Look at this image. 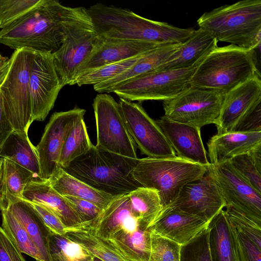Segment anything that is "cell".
I'll return each instance as SVG.
<instances>
[{
    "label": "cell",
    "mask_w": 261,
    "mask_h": 261,
    "mask_svg": "<svg viewBox=\"0 0 261 261\" xmlns=\"http://www.w3.org/2000/svg\"><path fill=\"white\" fill-rule=\"evenodd\" d=\"M224 95L218 90L190 86L175 97L163 101L164 115L172 121L200 128L215 124Z\"/></svg>",
    "instance_id": "8fae6325"
},
{
    "label": "cell",
    "mask_w": 261,
    "mask_h": 261,
    "mask_svg": "<svg viewBox=\"0 0 261 261\" xmlns=\"http://www.w3.org/2000/svg\"><path fill=\"white\" fill-rule=\"evenodd\" d=\"M22 199L42 205L57 215L66 228H76L83 223L66 199L50 185L48 180L32 181L25 187Z\"/></svg>",
    "instance_id": "603a6c76"
},
{
    "label": "cell",
    "mask_w": 261,
    "mask_h": 261,
    "mask_svg": "<svg viewBox=\"0 0 261 261\" xmlns=\"http://www.w3.org/2000/svg\"><path fill=\"white\" fill-rule=\"evenodd\" d=\"M0 156L14 162L42 179L36 147L30 140L28 133L14 130L3 144Z\"/></svg>",
    "instance_id": "f1b7e54d"
},
{
    "label": "cell",
    "mask_w": 261,
    "mask_h": 261,
    "mask_svg": "<svg viewBox=\"0 0 261 261\" xmlns=\"http://www.w3.org/2000/svg\"><path fill=\"white\" fill-rule=\"evenodd\" d=\"M0 261H26L22 253L1 226Z\"/></svg>",
    "instance_id": "bcb514c9"
},
{
    "label": "cell",
    "mask_w": 261,
    "mask_h": 261,
    "mask_svg": "<svg viewBox=\"0 0 261 261\" xmlns=\"http://www.w3.org/2000/svg\"><path fill=\"white\" fill-rule=\"evenodd\" d=\"M43 0H0V29H4L34 10Z\"/></svg>",
    "instance_id": "74e56055"
},
{
    "label": "cell",
    "mask_w": 261,
    "mask_h": 261,
    "mask_svg": "<svg viewBox=\"0 0 261 261\" xmlns=\"http://www.w3.org/2000/svg\"><path fill=\"white\" fill-rule=\"evenodd\" d=\"M51 187L61 195L71 196L93 203L102 210L115 197L94 189L71 176L60 167L50 177Z\"/></svg>",
    "instance_id": "83f0119b"
},
{
    "label": "cell",
    "mask_w": 261,
    "mask_h": 261,
    "mask_svg": "<svg viewBox=\"0 0 261 261\" xmlns=\"http://www.w3.org/2000/svg\"><path fill=\"white\" fill-rule=\"evenodd\" d=\"M142 55L85 71L76 77L70 85H77L81 86L92 85L94 86L101 83L121 74L129 68Z\"/></svg>",
    "instance_id": "8d00e7d4"
},
{
    "label": "cell",
    "mask_w": 261,
    "mask_h": 261,
    "mask_svg": "<svg viewBox=\"0 0 261 261\" xmlns=\"http://www.w3.org/2000/svg\"><path fill=\"white\" fill-rule=\"evenodd\" d=\"M128 196L134 216L148 228L163 210L159 192L140 187L128 193Z\"/></svg>",
    "instance_id": "1f68e13d"
},
{
    "label": "cell",
    "mask_w": 261,
    "mask_h": 261,
    "mask_svg": "<svg viewBox=\"0 0 261 261\" xmlns=\"http://www.w3.org/2000/svg\"><path fill=\"white\" fill-rule=\"evenodd\" d=\"M138 222L132 212L127 194L115 197L96 219L82 227L90 230L98 237L109 240L121 228Z\"/></svg>",
    "instance_id": "484cf974"
},
{
    "label": "cell",
    "mask_w": 261,
    "mask_h": 261,
    "mask_svg": "<svg viewBox=\"0 0 261 261\" xmlns=\"http://www.w3.org/2000/svg\"><path fill=\"white\" fill-rule=\"evenodd\" d=\"M208 222L180 211L164 210L148 229L182 245L207 227Z\"/></svg>",
    "instance_id": "ffe728a7"
},
{
    "label": "cell",
    "mask_w": 261,
    "mask_h": 261,
    "mask_svg": "<svg viewBox=\"0 0 261 261\" xmlns=\"http://www.w3.org/2000/svg\"><path fill=\"white\" fill-rule=\"evenodd\" d=\"M258 170L261 172V145H258L249 153Z\"/></svg>",
    "instance_id": "681fc988"
},
{
    "label": "cell",
    "mask_w": 261,
    "mask_h": 261,
    "mask_svg": "<svg viewBox=\"0 0 261 261\" xmlns=\"http://www.w3.org/2000/svg\"><path fill=\"white\" fill-rule=\"evenodd\" d=\"M197 23L218 42L252 49L260 44L261 1L243 0L221 6L203 13Z\"/></svg>",
    "instance_id": "277c9868"
},
{
    "label": "cell",
    "mask_w": 261,
    "mask_h": 261,
    "mask_svg": "<svg viewBox=\"0 0 261 261\" xmlns=\"http://www.w3.org/2000/svg\"><path fill=\"white\" fill-rule=\"evenodd\" d=\"M0 210L2 218V228L20 252L33 257L36 261H43L26 230L10 210L4 206H0Z\"/></svg>",
    "instance_id": "e575fe53"
},
{
    "label": "cell",
    "mask_w": 261,
    "mask_h": 261,
    "mask_svg": "<svg viewBox=\"0 0 261 261\" xmlns=\"http://www.w3.org/2000/svg\"><path fill=\"white\" fill-rule=\"evenodd\" d=\"M156 121L177 156L203 166L210 165L200 128L172 121L165 115Z\"/></svg>",
    "instance_id": "ac0fdd59"
},
{
    "label": "cell",
    "mask_w": 261,
    "mask_h": 261,
    "mask_svg": "<svg viewBox=\"0 0 261 261\" xmlns=\"http://www.w3.org/2000/svg\"><path fill=\"white\" fill-rule=\"evenodd\" d=\"M196 68L153 71L120 83L111 92L130 101L172 99L191 86Z\"/></svg>",
    "instance_id": "9c48e42d"
},
{
    "label": "cell",
    "mask_w": 261,
    "mask_h": 261,
    "mask_svg": "<svg viewBox=\"0 0 261 261\" xmlns=\"http://www.w3.org/2000/svg\"><path fill=\"white\" fill-rule=\"evenodd\" d=\"M107 240L129 261H148L151 250V232L148 228H122Z\"/></svg>",
    "instance_id": "f546056e"
},
{
    "label": "cell",
    "mask_w": 261,
    "mask_h": 261,
    "mask_svg": "<svg viewBox=\"0 0 261 261\" xmlns=\"http://www.w3.org/2000/svg\"><path fill=\"white\" fill-rule=\"evenodd\" d=\"M68 7L56 0L42 4L0 30V44L14 50L28 48L54 53L63 41L62 22Z\"/></svg>",
    "instance_id": "7a4b0ae2"
},
{
    "label": "cell",
    "mask_w": 261,
    "mask_h": 261,
    "mask_svg": "<svg viewBox=\"0 0 261 261\" xmlns=\"http://www.w3.org/2000/svg\"><path fill=\"white\" fill-rule=\"evenodd\" d=\"M118 102L129 134L142 154L153 158L176 156L161 127L147 114L140 102L120 98Z\"/></svg>",
    "instance_id": "7c38bea8"
},
{
    "label": "cell",
    "mask_w": 261,
    "mask_h": 261,
    "mask_svg": "<svg viewBox=\"0 0 261 261\" xmlns=\"http://www.w3.org/2000/svg\"><path fill=\"white\" fill-rule=\"evenodd\" d=\"M225 206L208 167L202 177L185 185L176 198L162 211H178L210 222Z\"/></svg>",
    "instance_id": "5bb4252c"
},
{
    "label": "cell",
    "mask_w": 261,
    "mask_h": 261,
    "mask_svg": "<svg viewBox=\"0 0 261 261\" xmlns=\"http://www.w3.org/2000/svg\"><path fill=\"white\" fill-rule=\"evenodd\" d=\"M92 145L84 117L81 118L66 137L59 158V166L62 168L67 167L74 160L87 153Z\"/></svg>",
    "instance_id": "836d02e7"
},
{
    "label": "cell",
    "mask_w": 261,
    "mask_h": 261,
    "mask_svg": "<svg viewBox=\"0 0 261 261\" xmlns=\"http://www.w3.org/2000/svg\"><path fill=\"white\" fill-rule=\"evenodd\" d=\"M137 160L98 148L93 144L87 153L62 169L94 189L116 197L142 187L132 175Z\"/></svg>",
    "instance_id": "3957f363"
},
{
    "label": "cell",
    "mask_w": 261,
    "mask_h": 261,
    "mask_svg": "<svg viewBox=\"0 0 261 261\" xmlns=\"http://www.w3.org/2000/svg\"><path fill=\"white\" fill-rule=\"evenodd\" d=\"M3 173V158L0 156V196L1 194Z\"/></svg>",
    "instance_id": "f907efd6"
},
{
    "label": "cell",
    "mask_w": 261,
    "mask_h": 261,
    "mask_svg": "<svg viewBox=\"0 0 261 261\" xmlns=\"http://www.w3.org/2000/svg\"><path fill=\"white\" fill-rule=\"evenodd\" d=\"M63 41L53 53L61 86L70 85L80 68L101 42L87 9L67 7L62 22Z\"/></svg>",
    "instance_id": "5b68a950"
},
{
    "label": "cell",
    "mask_w": 261,
    "mask_h": 261,
    "mask_svg": "<svg viewBox=\"0 0 261 261\" xmlns=\"http://www.w3.org/2000/svg\"><path fill=\"white\" fill-rule=\"evenodd\" d=\"M229 162L243 178L261 193V172L248 153L235 156Z\"/></svg>",
    "instance_id": "b9f144b4"
},
{
    "label": "cell",
    "mask_w": 261,
    "mask_h": 261,
    "mask_svg": "<svg viewBox=\"0 0 261 261\" xmlns=\"http://www.w3.org/2000/svg\"><path fill=\"white\" fill-rule=\"evenodd\" d=\"M180 261H212L207 227L181 246Z\"/></svg>",
    "instance_id": "f35d334b"
},
{
    "label": "cell",
    "mask_w": 261,
    "mask_h": 261,
    "mask_svg": "<svg viewBox=\"0 0 261 261\" xmlns=\"http://www.w3.org/2000/svg\"><path fill=\"white\" fill-rule=\"evenodd\" d=\"M31 203L44 225L51 233L59 235L65 234L66 227L57 215L42 205L34 203Z\"/></svg>",
    "instance_id": "f6af8a7d"
},
{
    "label": "cell",
    "mask_w": 261,
    "mask_h": 261,
    "mask_svg": "<svg viewBox=\"0 0 261 261\" xmlns=\"http://www.w3.org/2000/svg\"><path fill=\"white\" fill-rule=\"evenodd\" d=\"M218 41L207 31L199 28L157 70H169L197 67L218 47Z\"/></svg>",
    "instance_id": "44dd1931"
},
{
    "label": "cell",
    "mask_w": 261,
    "mask_h": 261,
    "mask_svg": "<svg viewBox=\"0 0 261 261\" xmlns=\"http://www.w3.org/2000/svg\"><path fill=\"white\" fill-rule=\"evenodd\" d=\"M14 129L5 112L2 96L0 92V150Z\"/></svg>",
    "instance_id": "c3c4849f"
},
{
    "label": "cell",
    "mask_w": 261,
    "mask_h": 261,
    "mask_svg": "<svg viewBox=\"0 0 261 261\" xmlns=\"http://www.w3.org/2000/svg\"><path fill=\"white\" fill-rule=\"evenodd\" d=\"M29 88L32 120L43 121L54 108L62 88L55 70L53 53L35 50Z\"/></svg>",
    "instance_id": "9a60e30c"
},
{
    "label": "cell",
    "mask_w": 261,
    "mask_h": 261,
    "mask_svg": "<svg viewBox=\"0 0 261 261\" xmlns=\"http://www.w3.org/2000/svg\"><path fill=\"white\" fill-rule=\"evenodd\" d=\"M181 43L160 45L143 54L129 68L121 74L93 86L100 93H110L118 84L157 70L177 50Z\"/></svg>",
    "instance_id": "4316f807"
},
{
    "label": "cell",
    "mask_w": 261,
    "mask_h": 261,
    "mask_svg": "<svg viewBox=\"0 0 261 261\" xmlns=\"http://www.w3.org/2000/svg\"><path fill=\"white\" fill-rule=\"evenodd\" d=\"M35 50H14L0 71V92L6 116L14 130L28 133L33 122L29 88L31 67Z\"/></svg>",
    "instance_id": "52a82bcc"
},
{
    "label": "cell",
    "mask_w": 261,
    "mask_h": 261,
    "mask_svg": "<svg viewBox=\"0 0 261 261\" xmlns=\"http://www.w3.org/2000/svg\"><path fill=\"white\" fill-rule=\"evenodd\" d=\"M207 144L210 163L219 164L238 155L248 153L261 145V131L217 133L210 138Z\"/></svg>",
    "instance_id": "7402d4cb"
},
{
    "label": "cell",
    "mask_w": 261,
    "mask_h": 261,
    "mask_svg": "<svg viewBox=\"0 0 261 261\" xmlns=\"http://www.w3.org/2000/svg\"><path fill=\"white\" fill-rule=\"evenodd\" d=\"M85 113V109L76 106L71 110L51 115L36 146L42 179L48 180L60 167L59 161L66 137L76 121L84 117Z\"/></svg>",
    "instance_id": "2e32d148"
},
{
    "label": "cell",
    "mask_w": 261,
    "mask_h": 261,
    "mask_svg": "<svg viewBox=\"0 0 261 261\" xmlns=\"http://www.w3.org/2000/svg\"><path fill=\"white\" fill-rule=\"evenodd\" d=\"M44 180L37 177L33 173L14 162L3 158V173L0 200L9 197L22 199L26 186L32 181Z\"/></svg>",
    "instance_id": "d6a6232c"
},
{
    "label": "cell",
    "mask_w": 261,
    "mask_h": 261,
    "mask_svg": "<svg viewBox=\"0 0 261 261\" xmlns=\"http://www.w3.org/2000/svg\"><path fill=\"white\" fill-rule=\"evenodd\" d=\"M98 35L102 38L135 40L160 45L182 43L194 32L150 20L133 11L97 3L87 9Z\"/></svg>",
    "instance_id": "6da1fadb"
},
{
    "label": "cell",
    "mask_w": 261,
    "mask_h": 261,
    "mask_svg": "<svg viewBox=\"0 0 261 261\" xmlns=\"http://www.w3.org/2000/svg\"><path fill=\"white\" fill-rule=\"evenodd\" d=\"M181 245L151 232V250L148 261H180Z\"/></svg>",
    "instance_id": "ab89813d"
},
{
    "label": "cell",
    "mask_w": 261,
    "mask_h": 261,
    "mask_svg": "<svg viewBox=\"0 0 261 261\" xmlns=\"http://www.w3.org/2000/svg\"><path fill=\"white\" fill-rule=\"evenodd\" d=\"M225 211L234 227L249 238L261 249V226L230 206Z\"/></svg>",
    "instance_id": "60d3db41"
},
{
    "label": "cell",
    "mask_w": 261,
    "mask_h": 261,
    "mask_svg": "<svg viewBox=\"0 0 261 261\" xmlns=\"http://www.w3.org/2000/svg\"><path fill=\"white\" fill-rule=\"evenodd\" d=\"M253 49L230 44L218 47L196 68L192 87L212 89L225 94L255 75L260 76Z\"/></svg>",
    "instance_id": "8992f818"
},
{
    "label": "cell",
    "mask_w": 261,
    "mask_h": 261,
    "mask_svg": "<svg viewBox=\"0 0 261 261\" xmlns=\"http://www.w3.org/2000/svg\"><path fill=\"white\" fill-rule=\"evenodd\" d=\"M236 231L240 261H261V249L245 234Z\"/></svg>",
    "instance_id": "ee69618b"
},
{
    "label": "cell",
    "mask_w": 261,
    "mask_h": 261,
    "mask_svg": "<svg viewBox=\"0 0 261 261\" xmlns=\"http://www.w3.org/2000/svg\"><path fill=\"white\" fill-rule=\"evenodd\" d=\"M101 39L100 44L80 68L75 78L85 71L140 56L161 45L140 40Z\"/></svg>",
    "instance_id": "d6986e66"
},
{
    "label": "cell",
    "mask_w": 261,
    "mask_h": 261,
    "mask_svg": "<svg viewBox=\"0 0 261 261\" xmlns=\"http://www.w3.org/2000/svg\"><path fill=\"white\" fill-rule=\"evenodd\" d=\"M209 169L226 206L261 226V193L243 178L229 161L217 165L210 164Z\"/></svg>",
    "instance_id": "4fadbf2b"
},
{
    "label": "cell",
    "mask_w": 261,
    "mask_h": 261,
    "mask_svg": "<svg viewBox=\"0 0 261 261\" xmlns=\"http://www.w3.org/2000/svg\"><path fill=\"white\" fill-rule=\"evenodd\" d=\"M0 206L7 207L22 225L39 251L43 261H51L49 252L50 231L32 204L23 199L9 197L0 200Z\"/></svg>",
    "instance_id": "cb8c5ba5"
},
{
    "label": "cell",
    "mask_w": 261,
    "mask_h": 261,
    "mask_svg": "<svg viewBox=\"0 0 261 261\" xmlns=\"http://www.w3.org/2000/svg\"><path fill=\"white\" fill-rule=\"evenodd\" d=\"M261 131V101L256 104L245 117L234 132Z\"/></svg>",
    "instance_id": "7dc6e473"
},
{
    "label": "cell",
    "mask_w": 261,
    "mask_h": 261,
    "mask_svg": "<svg viewBox=\"0 0 261 261\" xmlns=\"http://www.w3.org/2000/svg\"><path fill=\"white\" fill-rule=\"evenodd\" d=\"M259 101H261V80L259 75L254 76L226 93L215 124L217 133L234 132Z\"/></svg>",
    "instance_id": "e0dca14e"
},
{
    "label": "cell",
    "mask_w": 261,
    "mask_h": 261,
    "mask_svg": "<svg viewBox=\"0 0 261 261\" xmlns=\"http://www.w3.org/2000/svg\"><path fill=\"white\" fill-rule=\"evenodd\" d=\"M64 235L103 261H129L108 240L96 236L86 228H66Z\"/></svg>",
    "instance_id": "4dcf8cb0"
},
{
    "label": "cell",
    "mask_w": 261,
    "mask_h": 261,
    "mask_svg": "<svg viewBox=\"0 0 261 261\" xmlns=\"http://www.w3.org/2000/svg\"><path fill=\"white\" fill-rule=\"evenodd\" d=\"M97 148L137 159L136 147L127 130L119 102L109 94H97L92 104Z\"/></svg>",
    "instance_id": "30bf717a"
},
{
    "label": "cell",
    "mask_w": 261,
    "mask_h": 261,
    "mask_svg": "<svg viewBox=\"0 0 261 261\" xmlns=\"http://www.w3.org/2000/svg\"><path fill=\"white\" fill-rule=\"evenodd\" d=\"M93 261H103V260H102L100 258H98L97 257L93 255Z\"/></svg>",
    "instance_id": "f5cc1de1"
},
{
    "label": "cell",
    "mask_w": 261,
    "mask_h": 261,
    "mask_svg": "<svg viewBox=\"0 0 261 261\" xmlns=\"http://www.w3.org/2000/svg\"><path fill=\"white\" fill-rule=\"evenodd\" d=\"M63 197L77 214L83 223V226L96 219L103 211L86 200L68 195Z\"/></svg>",
    "instance_id": "7bdbcfd3"
},
{
    "label": "cell",
    "mask_w": 261,
    "mask_h": 261,
    "mask_svg": "<svg viewBox=\"0 0 261 261\" xmlns=\"http://www.w3.org/2000/svg\"><path fill=\"white\" fill-rule=\"evenodd\" d=\"M49 252L51 261H93V255L65 235L50 232Z\"/></svg>",
    "instance_id": "d590c367"
},
{
    "label": "cell",
    "mask_w": 261,
    "mask_h": 261,
    "mask_svg": "<svg viewBox=\"0 0 261 261\" xmlns=\"http://www.w3.org/2000/svg\"><path fill=\"white\" fill-rule=\"evenodd\" d=\"M9 58L4 57L0 54V71L4 67L7 62L8 61Z\"/></svg>",
    "instance_id": "816d5d0a"
},
{
    "label": "cell",
    "mask_w": 261,
    "mask_h": 261,
    "mask_svg": "<svg viewBox=\"0 0 261 261\" xmlns=\"http://www.w3.org/2000/svg\"><path fill=\"white\" fill-rule=\"evenodd\" d=\"M207 227L212 261H240L236 228L225 211L216 214Z\"/></svg>",
    "instance_id": "d4e9b609"
},
{
    "label": "cell",
    "mask_w": 261,
    "mask_h": 261,
    "mask_svg": "<svg viewBox=\"0 0 261 261\" xmlns=\"http://www.w3.org/2000/svg\"><path fill=\"white\" fill-rule=\"evenodd\" d=\"M209 166L194 163L177 156L170 158L146 157L138 159L132 175L142 187L158 191L164 209L176 198L185 185L202 177Z\"/></svg>",
    "instance_id": "ba28073f"
}]
</instances>
